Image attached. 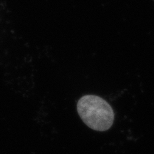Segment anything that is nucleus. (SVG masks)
<instances>
[{
  "instance_id": "1",
  "label": "nucleus",
  "mask_w": 154,
  "mask_h": 154,
  "mask_svg": "<svg viewBox=\"0 0 154 154\" xmlns=\"http://www.w3.org/2000/svg\"><path fill=\"white\" fill-rule=\"evenodd\" d=\"M77 111L86 126L98 131L109 130L114 120L112 108L97 96L86 95L81 98L77 103Z\"/></svg>"
}]
</instances>
